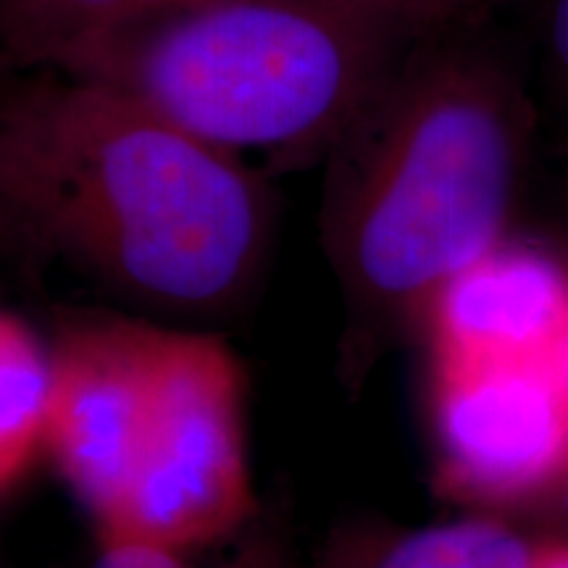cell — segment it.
Here are the masks:
<instances>
[{"instance_id":"cell-8","label":"cell","mask_w":568,"mask_h":568,"mask_svg":"<svg viewBox=\"0 0 568 568\" xmlns=\"http://www.w3.org/2000/svg\"><path fill=\"white\" fill-rule=\"evenodd\" d=\"M545 531L497 514L429 527L351 524L326 542L322 568H531Z\"/></svg>"},{"instance_id":"cell-3","label":"cell","mask_w":568,"mask_h":568,"mask_svg":"<svg viewBox=\"0 0 568 568\" xmlns=\"http://www.w3.org/2000/svg\"><path fill=\"white\" fill-rule=\"evenodd\" d=\"M408 45L382 0H209L84 42L51 69L243 159L303 166L326 159Z\"/></svg>"},{"instance_id":"cell-2","label":"cell","mask_w":568,"mask_h":568,"mask_svg":"<svg viewBox=\"0 0 568 568\" xmlns=\"http://www.w3.org/2000/svg\"><path fill=\"white\" fill-rule=\"evenodd\" d=\"M529 138L516 71L447 32L408 45L326 153L318 226L353 372L387 339L416 335L432 297L508 237Z\"/></svg>"},{"instance_id":"cell-1","label":"cell","mask_w":568,"mask_h":568,"mask_svg":"<svg viewBox=\"0 0 568 568\" xmlns=\"http://www.w3.org/2000/svg\"><path fill=\"white\" fill-rule=\"evenodd\" d=\"M274 195L243 155L109 84L0 69V251L172 314H226L264 274Z\"/></svg>"},{"instance_id":"cell-11","label":"cell","mask_w":568,"mask_h":568,"mask_svg":"<svg viewBox=\"0 0 568 568\" xmlns=\"http://www.w3.org/2000/svg\"><path fill=\"white\" fill-rule=\"evenodd\" d=\"M253 524L224 542L222 556L211 560H203L205 550H172L132 539H95V556L88 568H293L280 539L272 531L255 529Z\"/></svg>"},{"instance_id":"cell-13","label":"cell","mask_w":568,"mask_h":568,"mask_svg":"<svg viewBox=\"0 0 568 568\" xmlns=\"http://www.w3.org/2000/svg\"><path fill=\"white\" fill-rule=\"evenodd\" d=\"M539 53L550 92L568 113V0H545L539 11Z\"/></svg>"},{"instance_id":"cell-6","label":"cell","mask_w":568,"mask_h":568,"mask_svg":"<svg viewBox=\"0 0 568 568\" xmlns=\"http://www.w3.org/2000/svg\"><path fill=\"white\" fill-rule=\"evenodd\" d=\"M166 326L82 314L51 339L45 460L103 535L122 508L151 408Z\"/></svg>"},{"instance_id":"cell-12","label":"cell","mask_w":568,"mask_h":568,"mask_svg":"<svg viewBox=\"0 0 568 568\" xmlns=\"http://www.w3.org/2000/svg\"><path fill=\"white\" fill-rule=\"evenodd\" d=\"M410 45L437 34L456 32L460 24L503 3V0H382Z\"/></svg>"},{"instance_id":"cell-16","label":"cell","mask_w":568,"mask_h":568,"mask_svg":"<svg viewBox=\"0 0 568 568\" xmlns=\"http://www.w3.org/2000/svg\"><path fill=\"white\" fill-rule=\"evenodd\" d=\"M550 368H552V374H556V379H558L560 389H564V395L568 397V329H566V335L558 339V345L552 347Z\"/></svg>"},{"instance_id":"cell-14","label":"cell","mask_w":568,"mask_h":568,"mask_svg":"<svg viewBox=\"0 0 568 568\" xmlns=\"http://www.w3.org/2000/svg\"><path fill=\"white\" fill-rule=\"evenodd\" d=\"M518 521H527L552 535H568V466Z\"/></svg>"},{"instance_id":"cell-10","label":"cell","mask_w":568,"mask_h":568,"mask_svg":"<svg viewBox=\"0 0 568 568\" xmlns=\"http://www.w3.org/2000/svg\"><path fill=\"white\" fill-rule=\"evenodd\" d=\"M51 343L24 318L0 308V503L45 458Z\"/></svg>"},{"instance_id":"cell-9","label":"cell","mask_w":568,"mask_h":568,"mask_svg":"<svg viewBox=\"0 0 568 568\" xmlns=\"http://www.w3.org/2000/svg\"><path fill=\"white\" fill-rule=\"evenodd\" d=\"M209 0H0V61L9 69L53 67L84 42Z\"/></svg>"},{"instance_id":"cell-4","label":"cell","mask_w":568,"mask_h":568,"mask_svg":"<svg viewBox=\"0 0 568 568\" xmlns=\"http://www.w3.org/2000/svg\"><path fill=\"white\" fill-rule=\"evenodd\" d=\"M255 516L245 368L222 337L166 326L130 485L95 539L213 550Z\"/></svg>"},{"instance_id":"cell-7","label":"cell","mask_w":568,"mask_h":568,"mask_svg":"<svg viewBox=\"0 0 568 568\" xmlns=\"http://www.w3.org/2000/svg\"><path fill=\"white\" fill-rule=\"evenodd\" d=\"M568 329V258L506 237L426 305V358L542 361Z\"/></svg>"},{"instance_id":"cell-15","label":"cell","mask_w":568,"mask_h":568,"mask_svg":"<svg viewBox=\"0 0 568 568\" xmlns=\"http://www.w3.org/2000/svg\"><path fill=\"white\" fill-rule=\"evenodd\" d=\"M531 568H568V535L545 531L542 548H539Z\"/></svg>"},{"instance_id":"cell-17","label":"cell","mask_w":568,"mask_h":568,"mask_svg":"<svg viewBox=\"0 0 568 568\" xmlns=\"http://www.w3.org/2000/svg\"><path fill=\"white\" fill-rule=\"evenodd\" d=\"M0 69H3V61H0Z\"/></svg>"},{"instance_id":"cell-5","label":"cell","mask_w":568,"mask_h":568,"mask_svg":"<svg viewBox=\"0 0 568 568\" xmlns=\"http://www.w3.org/2000/svg\"><path fill=\"white\" fill-rule=\"evenodd\" d=\"M435 485L471 514L521 518L568 466V397L542 361L426 358Z\"/></svg>"}]
</instances>
